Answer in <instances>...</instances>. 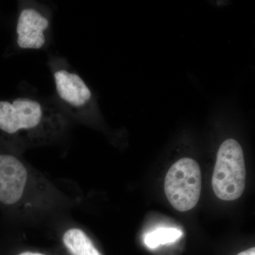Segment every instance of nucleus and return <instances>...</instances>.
Returning a JSON list of instances; mask_svg holds the SVG:
<instances>
[{
    "mask_svg": "<svg viewBox=\"0 0 255 255\" xmlns=\"http://www.w3.org/2000/svg\"><path fill=\"white\" fill-rule=\"evenodd\" d=\"M18 255H45L41 254V253H33V252H24V253H21Z\"/></svg>",
    "mask_w": 255,
    "mask_h": 255,
    "instance_id": "nucleus-10",
    "label": "nucleus"
},
{
    "mask_svg": "<svg viewBox=\"0 0 255 255\" xmlns=\"http://www.w3.org/2000/svg\"><path fill=\"white\" fill-rule=\"evenodd\" d=\"M183 233L174 228H160L146 235L144 242L146 246L151 249L157 248L161 245L174 243L182 238Z\"/></svg>",
    "mask_w": 255,
    "mask_h": 255,
    "instance_id": "nucleus-8",
    "label": "nucleus"
},
{
    "mask_svg": "<svg viewBox=\"0 0 255 255\" xmlns=\"http://www.w3.org/2000/svg\"><path fill=\"white\" fill-rule=\"evenodd\" d=\"M50 19L36 6H23L16 23V43L22 49L38 50L45 46Z\"/></svg>",
    "mask_w": 255,
    "mask_h": 255,
    "instance_id": "nucleus-5",
    "label": "nucleus"
},
{
    "mask_svg": "<svg viewBox=\"0 0 255 255\" xmlns=\"http://www.w3.org/2000/svg\"><path fill=\"white\" fill-rule=\"evenodd\" d=\"M246 167L239 142L228 139L220 146L212 177L216 196L223 201H235L246 189Z\"/></svg>",
    "mask_w": 255,
    "mask_h": 255,
    "instance_id": "nucleus-2",
    "label": "nucleus"
},
{
    "mask_svg": "<svg viewBox=\"0 0 255 255\" xmlns=\"http://www.w3.org/2000/svg\"><path fill=\"white\" fill-rule=\"evenodd\" d=\"M63 242L72 255H102L91 239L80 228L68 230L64 233Z\"/></svg>",
    "mask_w": 255,
    "mask_h": 255,
    "instance_id": "nucleus-7",
    "label": "nucleus"
},
{
    "mask_svg": "<svg viewBox=\"0 0 255 255\" xmlns=\"http://www.w3.org/2000/svg\"><path fill=\"white\" fill-rule=\"evenodd\" d=\"M60 110L82 120L94 110L92 91L86 82L69 66L66 60L53 57L49 61Z\"/></svg>",
    "mask_w": 255,
    "mask_h": 255,
    "instance_id": "nucleus-3",
    "label": "nucleus"
},
{
    "mask_svg": "<svg viewBox=\"0 0 255 255\" xmlns=\"http://www.w3.org/2000/svg\"><path fill=\"white\" fill-rule=\"evenodd\" d=\"M27 181L22 161L11 154L0 153V204L9 206L21 200Z\"/></svg>",
    "mask_w": 255,
    "mask_h": 255,
    "instance_id": "nucleus-6",
    "label": "nucleus"
},
{
    "mask_svg": "<svg viewBox=\"0 0 255 255\" xmlns=\"http://www.w3.org/2000/svg\"><path fill=\"white\" fill-rule=\"evenodd\" d=\"M201 172L194 159L184 157L170 167L164 180V192L173 208L181 212L194 209L200 199Z\"/></svg>",
    "mask_w": 255,
    "mask_h": 255,
    "instance_id": "nucleus-4",
    "label": "nucleus"
},
{
    "mask_svg": "<svg viewBox=\"0 0 255 255\" xmlns=\"http://www.w3.org/2000/svg\"><path fill=\"white\" fill-rule=\"evenodd\" d=\"M66 125L58 106L27 97L0 101V132L23 147L51 141Z\"/></svg>",
    "mask_w": 255,
    "mask_h": 255,
    "instance_id": "nucleus-1",
    "label": "nucleus"
},
{
    "mask_svg": "<svg viewBox=\"0 0 255 255\" xmlns=\"http://www.w3.org/2000/svg\"><path fill=\"white\" fill-rule=\"evenodd\" d=\"M237 255H255V248H251L243 252H241Z\"/></svg>",
    "mask_w": 255,
    "mask_h": 255,
    "instance_id": "nucleus-9",
    "label": "nucleus"
}]
</instances>
